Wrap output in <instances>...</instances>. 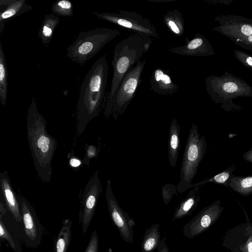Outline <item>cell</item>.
<instances>
[{"label": "cell", "mask_w": 252, "mask_h": 252, "mask_svg": "<svg viewBox=\"0 0 252 252\" xmlns=\"http://www.w3.org/2000/svg\"><path fill=\"white\" fill-rule=\"evenodd\" d=\"M109 65L106 55L100 56L86 74L81 84L76 108V135L98 116L105 100Z\"/></svg>", "instance_id": "6da1fadb"}, {"label": "cell", "mask_w": 252, "mask_h": 252, "mask_svg": "<svg viewBox=\"0 0 252 252\" xmlns=\"http://www.w3.org/2000/svg\"><path fill=\"white\" fill-rule=\"evenodd\" d=\"M46 126L44 117L37 110L36 100L33 98L27 116L28 141L37 176L47 183L52 177V162L57 141L48 133Z\"/></svg>", "instance_id": "7a4b0ae2"}, {"label": "cell", "mask_w": 252, "mask_h": 252, "mask_svg": "<svg viewBox=\"0 0 252 252\" xmlns=\"http://www.w3.org/2000/svg\"><path fill=\"white\" fill-rule=\"evenodd\" d=\"M152 43L150 36L134 33L117 43L114 47L112 65L113 69L110 89L107 97L104 115H112L115 93L123 78L147 52Z\"/></svg>", "instance_id": "3957f363"}, {"label": "cell", "mask_w": 252, "mask_h": 252, "mask_svg": "<svg viewBox=\"0 0 252 252\" xmlns=\"http://www.w3.org/2000/svg\"><path fill=\"white\" fill-rule=\"evenodd\" d=\"M121 33L118 29L96 28L79 33L67 48V57L82 65Z\"/></svg>", "instance_id": "277c9868"}, {"label": "cell", "mask_w": 252, "mask_h": 252, "mask_svg": "<svg viewBox=\"0 0 252 252\" xmlns=\"http://www.w3.org/2000/svg\"><path fill=\"white\" fill-rule=\"evenodd\" d=\"M207 149L205 136H200L197 125L193 123L189 131L180 170L178 192L182 193L191 188L198 166Z\"/></svg>", "instance_id": "5b68a950"}, {"label": "cell", "mask_w": 252, "mask_h": 252, "mask_svg": "<svg viewBox=\"0 0 252 252\" xmlns=\"http://www.w3.org/2000/svg\"><path fill=\"white\" fill-rule=\"evenodd\" d=\"M146 59L139 61L126 74L114 97L112 115L117 120L122 115L134 96L141 82Z\"/></svg>", "instance_id": "8992f818"}, {"label": "cell", "mask_w": 252, "mask_h": 252, "mask_svg": "<svg viewBox=\"0 0 252 252\" xmlns=\"http://www.w3.org/2000/svg\"><path fill=\"white\" fill-rule=\"evenodd\" d=\"M100 19L128 29L139 34L159 38L155 26L147 19L135 11L120 10L118 12H93Z\"/></svg>", "instance_id": "52a82bcc"}, {"label": "cell", "mask_w": 252, "mask_h": 252, "mask_svg": "<svg viewBox=\"0 0 252 252\" xmlns=\"http://www.w3.org/2000/svg\"><path fill=\"white\" fill-rule=\"evenodd\" d=\"M102 190L99 173L96 171L87 183L82 195L79 217L83 234L87 231L92 220Z\"/></svg>", "instance_id": "ba28073f"}, {"label": "cell", "mask_w": 252, "mask_h": 252, "mask_svg": "<svg viewBox=\"0 0 252 252\" xmlns=\"http://www.w3.org/2000/svg\"><path fill=\"white\" fill-rule=\"evenodd\" d=\"M22 216L24 229L27 240L34 246H37L42 234V228L39 221L35 211L26 198L17 194Z\"/></svg>", "instance_id": "9c48e42d"}, {"label": "cell", "mask_w": 252, "mask_h": 252, "mask_svg": "<svg viewBox=\"0 0 252 252\" xmlns=\"http://www.w3.org/2000/svg\"><path fill=\"white\" fill-rule=\"evenodd\" d=\"M105 191L106 200L111 219L122 235L127 239L130 236L129 226L131 225L126 220L128 217L118 204L110 180L107 181Z\"/></svg>", "instance_id": "30bf717a"}, {"label": "cell", "mask_w": 252, "mask_h": 252, "mask_svg": "<svg viewBox=\"0 0 252 252\" xmlns=\"http://www.w3.org/2000/svg\"><path fill=\"white\" fill-rule=\"evenodd\" d=\"M151 89L155 93L163 95H172L179 91V86L172 80L168 70L157 68L153 71L150 80Z\"/></svg>", "instance_id": "8fae6325"}, {"label": "cell", "mask_w": 252, "mask_h": 252, "mask_svg": "<svg viewBox=\"0 0 252 252\" xmlns=\"http://www.w3.org/2000/svg\"><path fill=\"white\" fill-rule=\"evenodd\" d=\"M0 186L3 200L15 220L22 222V216L17 195L11 184L8 173L3 171L0 174Z\"/></svg>", "instance_id": "7c38bea8"}, {"label": "cell", "mask_w": 252, "mask_h": 252, "mask_svg": "<svg viewBox=\"0 0 252 252\" xmlns=\"http://www.w3.org/2000/svg\"><path fill=\"white\" fill-rule=\"evenodd\" d=\"M185 42V44L171 47L168 51L172 53L184 56H198L205 53L206 42L201 35L196 34L191 40L186 37Z\"/></svg>", "instance_id": "4fadbf2b"}, {"label": "cell", "mask_w": 252, "mask_h": 252, "mask_svg": "<svg viewBox=\"0 0 252 252\" xmlns=\"http://www.w3.org/2000/svg\"><path fill=\"white\" fill-rule=\"evenodd\" d=\"M180 126L175 117L172 120L169 129L167 149L168 159L170 166L175 167L180 150Z\"/></svg>", "instance_id": "5bb4252c"}, {"label": "cell", "mask_w": 252, "mask_h": 252, "mask_svg": "<svg viewBox=\"0 0 252 252\" xmlns=\"http://www.w3.org/2000/svg\"><path fill=\"white\" fill-rule=\"evenodd\" d=\"M26 0H12L3 10L0 11V35H1L6 22L32 9L26 3Z\"/></svg>", "instance_id": "9a60e30c"}, {"label": "cell", "mask_w": 252, "mask_h": 252, "mask_svg": "<svg viewBox=\"0 0 252 252\" xmlns=\"http://www.w3.org/2000/svg\"><path fill=\"white\" fill-rule=\"evenodd\" d=\"M163 22L168 30L177 36H182L185 31L182 13L177 9L167 11L163 15Z\"/></svg>", "instance_id": "2e32d148"}, {"label": "cell", "mask_w": 252, "mask_h": 252, "mask_svg": "<svg viewBox=\"0 0 252 252\" xmlns=\"http://www.w3.org/2000/svg\"><path fill=\"white\" fill-rule=\"evenodd\" d=\"M60 22L59 16L54 13L45 15L38 32V36L46 47L48 46L53 38L56 28Z\"/></svg>", "instance_id": "e0dca14e"}, {"label": "cell", "mask_w": 252, "mask_h": 252, "mask_svg": "<svg viewBox=\"0 0 252 252\" xmlns=\"http://www.w3.org/2000/svg\"><path fill=\"white\" fill-rule=\"evenodd\" d=\"M58 234L55 243V252H67L71 239L72 221L69 219H64Z\"/></svg>", "instance_id": "ac0fdd59"}, {"label": "cell", "mask_w": 252, "mask_h": 252, "mask_svg": "<svg viewBox=\"0 0 252 252\" xmlns=\"http://www.w3.org/2000/svg\"><path fill=\"white\" fill-rule=\"evenodd\" d=\"M7 70L5 54L0 41V100L1 104L4 106L7 101L8 92Z\"/></svg>", "instance_id": "d6986e66"}, {"label": "cell", "mask_w": 252, "mask_h": 252, "mask_svg": "<svg viewBox=\"0 0 252 252\" xmlns=\"http://www.w3.org/2000/svg\"><path fill=\"white\" fill-rule=\"evenodd\" d=\"M229 187L240 194L246 196L252 194V176H239L233 175Z\"/></svg>", "instance_id": "ffe728a7"}, {"label": "cell", "mask_w": 252, "mask_h": 252, "mask_svg": "<svg viewBox=\"0 0 252 252\" xmlns=\"http://www.w3.org/2000/svg\"><path fill=\"white\" fill-rule=\"evenodd\" d=\"M236 168L237 166L235 164L232 165L221 172L215 175L210 178L205 179L199 182L192 184L191 188L197 186H203L204 184L208 183L221 185L228 188L229 187L231 178L233 175V172Z\"/></svg>", "instance_id": "44dd1931"}, {"label": "cell", "mask_w": 252, "mask_h": 252, "mask_svg": "<svg viewBox=\"0 0 252 252\" xmlns=\"http://www.w3.org/2000/svg\"><path fill=\"white\" fill-rule=\"evenodd\" d=\"M203 186H197L189 191L186 198L182 203L177 212V216H181L187 213L198 202L201 189Z\"/></svg>", "instance_id": "7402d4cb"}, {"label": "cell", "mask_w": 252, "mask_h": 252, "mask_svg": "<svg viewBox=\"0 0 252 252\" xmlns=\"http://www.w3.org/2000/svg\"><path fill=\"white\" fill-rule=\"evenodd\" d=\"M52 12L58 16L71 17L73 15V4L68 0H60L51 6Z\"/></svg>", "instance_id": "603a6c76"}, {"label": "cell", "mask_w": 252, "mask_h": 252, "mask_svg": "<svg viewBox=\"0 0 252 252\" xmlns=\"http://www.w3.org/2000/svg\"><path fill=\"white\" fill-rule=\"evenodd\" d=\"M2 216H3L0 214V237L1 239L5 240L15 252H20L19 245L15 243L13 237L7 229L2 220Z\"/></svg>", "instance_id": "cb8c5ba5"}, {"label": "cell", "mask_w": 252, "mask_h": 252, "mask_svg": "<svg viewBox=\"0 0 252 252\" xmlns=\"http://www.w3.org/2000/svg\"><path fill=\"white\" fill-rule=\"evenodd\" d=\"M177 192V187L174 185L170 183L165 184L161 188V194L164 203L167 204Z\"/></svg>", "instance_id": "d4e9b609"}, {"label": "cell", "mask_w": 252, "mask_h": 252, "mask_svg": "<svg viewBox=\"0 0 252 252\" xmlns=\"http://www.w3.org/2000/svg\"><path fill=\"white\" fill-rule=\"evenodd\" d=\"M86 154L82 160L83 163L88 166H90V160L94 158H96L98 155L97 148L93 145H85Z\"/></svg>", "instance_id": "484cf974"}, {"label": "cell", "mask_w": 252, "mask_h": 252, "mask_svg": "<svg viewBox=\"0 0 252 252\" xmlns=\"http://www.w3.org/2000/svg\"><path fill=\"white\" fill-rule=\"evenodd\" d=\"M98 237L96 230L93 231L85 252H98Z\"/></svg>", "instance_id": "4316f807"}, {"label": "cell", "mask_w": 252, "mask_h": 252, "mask_svg": "<svg viewBox=\"0 0 252 252\" xmlns=\"http://www.w3.org/2000/svg\"><path fill=\"white\" fill-rule=\"evenodd\" d=\"M156 244V239L155 236L151 235L146 239L144 243V250L146 252H150L155 246Z\"/></svg>", "instance_id": "83f0119b"}, {"label": "cell", "mask_w": 252, "mask_h": 252, "mask_svg": "<svg viewBox=\"0 0 252 252\" xmlns=\"http://www.w3.org/2000/svg\"><path fill=\"white\" fill-rule=\"evenodd\" d=\"M223 90L228 93H233L237 91V86L233 82H227L223 85Z\"/></svg>", "instance_id": "f1b7e54d"}, {"label": "cell", "mask_w": 252, "mask_h": 252, "mask_svg": "<svg viewBox=\"0 0 252 252\" xmlns=\"http://www.w3.org/2000/svg\"><path fill=\"white\" fill-rule=\"evenodd\" d=\"M82 163H83L82 161L76 157H71L69 160V164L72 168H78Z\"/></svg>", "instance_id": "f546056e"}, {"label": "cell", "mask_w": 252, "mask_h": 252, "mask_svg": "<svg viewBox=\"0 0 252 252\" xmlns=\"http://www.w3.org/2000/svg\"><path fill=\"white\" fill-rule=\"evenodd\" d=\"M241 30L242 33L245 35H250L252 34V28L249 25H243Z\"/></svg>", "instance_id": "4dcf8cb0"}, {"label": "cell", "mask_w": 252, "mask_h": 252, "mask_svg": "<svg viewBox=\"0 0 252 252\" xmlns=\"http://www.w3.org/2000/svg\"><path fill=\"white\" fill-rule=\"evenodd\" d=\"M243 158L246 161L252 163V148L243 154Z\"/></svg>", "instance_id": "1f68e13d"}, {"label": "cell", "mask_w": 252, "mask_h": 252, "mask_svg": "<svg viewBox=\"0 0 252 252\" xmlns=\"http://www.w3.org/2000/svg\"><path fill=\"white\" fill-rule=\"evenodd\" d=\"M177 0H147L148 1H152V2H171Z\"/></svg>", "instance_id": "d6a6232c"}, {"label": "cell", "mask_w": 252, "mask_h": 252, "mask_svg": "<svg viewBox=\"0 0 252 252\" xmlns=\"http://www.w3.org/2000/svg\"><path fill=\"white\" fill-rule=\"evenodd\" d=\"M247 63L251 66H252V57H248L246 59Z\"/></svg>", "instance_id": "836d02e7"}, {"label": "cell", "mask_w": 252, "mask_h": 252, "mask_svg": "<svg viewBox=\"0 0 252 252\" xmlns=\"http://www.w3.org/2000/svg\"><path fill=\"white\" fill-rule=\"evenodd\" d=\"M248 252H252V242L249 243L248 245Z\"/></svg>", "instance_id": "e575fe53"}, {"label": "cell", "mask_w": 252, "mask_h": 252, "mask_svg": "<svg viewBox=\"0 0 252 252\" xmlns=\"http://www.w3.org/2000/svg\"><path fill=\"white\" fill-rule=\"evenodd\" d=\"M248 40H249L250 42H252V35H251V36H250L249 37V38H248Z\"/></svg>", "instance_id": "d590c367"}, {"label": "cell", "mask_w": 252, "mask_h": 252, "mask_svg": "<svg viewBox=\"0 0 252 252\" xmlns=\"http://www.w3.org/2000/svg\"><path fill=\"white\" fill-rule=\"evenodd\" d=\"M162 252H165V251H163Z\"/></svg>", "instance_id": "8d00e7d4"}]
</instances>
